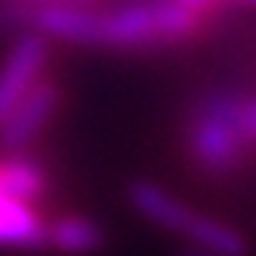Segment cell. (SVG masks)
Masks as SVG:
<instances>
[{"instance_id": "5", "label": "cell", "mask_w": 256, "mask_h": 256, "mask_svg": "<svg viewBox=\"0 0 256 256\" xmlns=\"http://www.w3.org/2000/svg\"><path fill=\"white\" fill-rule=\"evenodd\" d=\"M61 102V90L52 77H42L32 90L10 109V116L0 122V148L6 154H22L36 134L52 122L54 109Z\"/></svg>"}, {"instance_id": "7", "label": "cell", "mask_w": 256, "mask_h": 256, "mask_svg": "<svg viewBox=\"0 0 256 256\" xmlns=\"http://www.w3.org/2000/svg\"><path fill=\"white\" fill-rule=\"evenodd\" d=\"M106 237H102L100 224L86 221V218H58L52 224H45V246L54 253H64V256H93L102 250Z\"/></svg>"}, {"instance_id": "3", "label": "cell", "mask_w": 256, "mask_h": 256, "mask_svg": "<svg viewBox=\"0 0 256 256\" xmlns=\"http://www.w3.org/2000/svg\"><path fill=\"white\" fill-rule=\"evenodd\" d=\"M128 202L154 228L182 237L189 244V250H202L208 256H250V240L234 224L192 212L186 202H180L173 192H166L164 186H157L150 180L128 182Z\"/></svg>"}, {"instance_id": "9", "label": "cell", "mask_w": 256, "mask_h": 256, "mask_svg": "<svg viewBox=\"0 0 256 256\" xmlns=\"http://www.w3.org/2000/svg\"><path fill=\"white\" fill-rule=\"evenodd\" d=\"M244 4H256V0H244Z\"/></svg>"}, {"instance_id": "8", "label": "cell", "mask_w": 256, "mask_h": 256, "mask_svg": "<svg viewBox=\"0 0 256 256\" xmlns=\"http://www.w3.org/2000/svg\"><path fill=\"white\" fill-rule=\"evenodd\" d=\"M182 256H208V253H202V250H186Z\"/></svg>"}, {"instance_id": "4", "label": "cell", "mask_w": 256, "mask_h": 256, "mask_svg": "<svg viewBox=\"0 0 256 256\" xmlns=\"http://www.w3.org/2000/svg\"><path fill=\"white\" fill-rule=\"evenodd\" d=\"M52 61V42L38 32H29L6 52L0 64V122L10 116V109L26 96L38 80L45 77V68Z\"/></svg>"}, {"instance_id": "6", "label": "cell", "mask_w": 256, "mask_h": 256, "mask_svg": "<svg viewBox=\"0 0 256 256\" xmlns=\"http://www.w3.org/2000/svg\"><path fill=\"white\" fill-rule=\"evenodd\" d=\"M0 246L6 250H38L45 246V224L38 218L36 205L16 198L4 180L0 164Z\"/></svg>"}, {"instance_id": "2", "label": "cell", "mask_w": 256, "mask_h": 256, "mask_svg": "<svg viewBox=\"0 0 256 256\" xmlns=\"http://www.w3.org/2000/svg\"><path fill=\"white\" fill-rule=\"evenodd\" d=\"M256 148V96L212 90L192 106L186 150L205 173H234Z\"/></svg>"}, {"instance_id": "1", "label": "cell", "mask_w": 256, "mask_h": 256, "mask_svg": "<svg viewBox=\"0 0 256 256\" xmlns=\"http://www.w3.org/2000/svg\"><path fill=\"white\" fill-rule=\"evenodd\" d=\"M38 36L86 48L150 52L192 42L208 26V16L180 0H138L116 10L93 4H42L29 13Z\"/></svg>"}]
</instances>
